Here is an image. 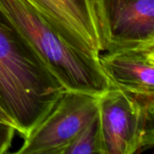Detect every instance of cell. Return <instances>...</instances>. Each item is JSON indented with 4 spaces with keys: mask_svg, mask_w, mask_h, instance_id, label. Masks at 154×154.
<instances>
[{
    "mask_svg": "<svg viewBox=\"0 0 154 154\" xmlns=\"http://www.w3.org/2000/svg\"><path fill=\"white\" fill-rule=\"evenodd\" d=\"M65 88L0 9V103L25 138Z\"/></svg>",
    "mask_w": 154,
    "mask_h": 154,
    "instance_id": "1",
    "label": "cell"
},
{
    "mask_svg": "<svg viewBox=\"0 0 154 154\" xmlns=\"http://www.w3.org/2000/svg\"><path fill=\"white\" fill-rule=\"evenodd\" d=\"M0 9L65 90L101 96L109 89L99 59L70 46L28 1L0 0Z\"/></svg>",
    "mask_w": 154,
    "mask_h": 154,
    "instance_id": "2",
    "label": "cell"
},
{
    "mask_svg": "<svg viewBox=\"0 0 154 154\" xmlns=\"http://www.w3.org/2000/svg\"><path fill=\"white\" fill-rule=\"evenodd\" d=\"M98 116L106 154H133L154 144V95L111 86L99 97Z\"/></svg>",
    "mask_w": 154,
    "mask_h": 154,
    "instance_id": "3",
    "label": "cell"
},
{
    "mask_svg": "<svg viewBox=\"0 0 154 154\" xmlns=\"http://www.w3.org/2000/svg\"><path fill=\"white\" fill-rule=\"evenodd\" d=\"M99 97L65 90L51 110L24 138L18 154H62L98 114Z\"/></svg>",
    "mask_w": 154,
    "mask_h": 154,
    "instance_id": "4",
    "label": "cell"
},
{
    "mask_svg": "<svg viewBox=\"0 0 154 154\" xmlns=\"http://www.w3.org/2000/svg\"><path fill=\"white\" fill-rule=\"evenodd\" d=\"M101 51L154 47V0H93Z\"/></svg>",
    "mask_w": 154,
    "mask_h": 154,
    "instance_id": "5",
    "label": "cell"
},
{
    "mask_svg": "<svg viewBox=\"0 0 154 154\" xmlns=\"http://www.w3.org/2000/svg\"><path fill=\"white\" fill-rule=\"evenodd\" d=\"M75 49L99 59L101 42L93 0H26Z\"/></svg>",
    "mask_w": 154,
    "mask_h": 154,
    "instance_id": "6",
    "label": "cell"
},
{
    "mask_svg": "<svg viewBox=\"0 0 154 154\" xmlns=\"http://www.w3.org/2000/svg\"><path fill=\"white\" fill-rule=\"evenodd\" d=\"M111 86L136 94L154 95V47L125 49L99 56Z\"/></svg>",
    "mask_w": 154,
    "mask_h": 154,
    "instance_id": "7",
    "label": "cell"
},
{
    "mask_svg": "<svg viewBox=\"0 0 154 154\" xmlns=\"http://www.w3.org/2000/svg\"><path fill=\"white\" fill-rule=\"evenodd\" d=\"M106 154L99 116L85 126L62 154Z\"/></svg>",
    "mask_w": 154,
    "mask_h": 154,
    "instance_id": "8",
    "label": "cell"
},
{
    "mask_svg": "<svg viewBox=\"0 0 154 154\" xmlns=\"http://www.w3.org/2000/svg\"><path fill=\"white\" fill-rule=\"evenodd\" d=\"M16 132L17 130L14 126L0 122V154L8 152Z\"/></svg>",
    "mask_w": 154,
    "mask_h": 154,
    "instance_id": "9",
    "label": "cell"
},
{
    "mask_svg": "<svg viewBox=\"0 0 154 154\" xmlns=\"http://www.w3.org/2000/svg\"><path fill=\"white\" fill-rule=\"evenodd\" d=\"M0 122L11 125H13V126H14L16 128V125H15L14 121L12 119V117L5 111V109L4 108V106H3V105L1 103H0ZM16 130H17V128H16Z\"/></svg>",
    "mask_w": 154,
    "mask_h": 154,
    "instance_id": "10",
    "label": "cell"
}]
</instances>
